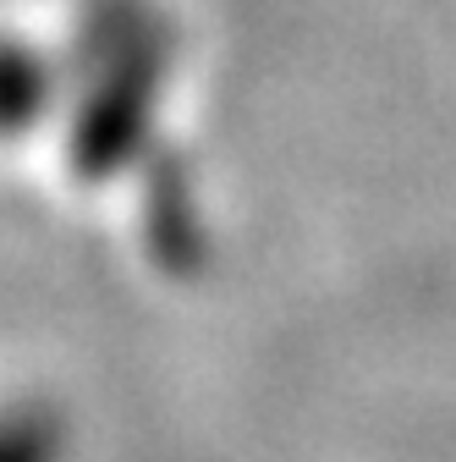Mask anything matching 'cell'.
<instances>
[{"mask_svg": "<svg viewBox=\"0 0 456 462\" xmlns=\"http://www.w3.org/2000/svg\"><path fill=\"white\" fill-rule=\"evenodd\" d=\"M154 88H160V55H149V39L99 33L94 61H88V88L78 99V122H72V165L83 182L122 171V160L138 143Z\"/></svg>", "mask_w": 456, "mask_h": 462, "instance_id": "6da1fadb", "label": "cell"}, {"mask_svg": "<svg viewBox=\"0 0 456 462\" xmlns=\"http://www.w3.org/2000/svg\"><path fill=\"white\" fill-rule=\"evenodd\" d=\"M55 94H61V78H55V67L44 55L0 39V143L33 133L50 116Z\"/></svg>", "mask_w": 456, "mask_h": 462, "instance_id": "7a4b0ae2", "label": "cell"}, {"mask_svg": "<svg viewBox=\"0 0 456 462\" xmlns=\"http://www.w3.org/2000/svg\"><path fill=\"white\" fill-rule=\"evenodd\" d=\"M0 462H67V419L50 402L0 408Z\"/></svg>", "mask_w": 456, "mask_h": 462, "instance_id": "3957f363", "label": "cell"}]
</instances>
